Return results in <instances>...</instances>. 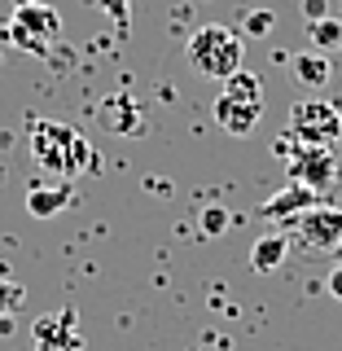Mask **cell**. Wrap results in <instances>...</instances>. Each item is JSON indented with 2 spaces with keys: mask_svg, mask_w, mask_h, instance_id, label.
Segmentation results:
<instances>
[{
  "mask_svg": "<svg viewBox=\"0 0 342 351\" xmlns=\"http://www.w3.org/2000/svg\"><path fill=\"white\" fill-rule=\"evenodd\" d=\"M299 145H334L342 136V114L334 101H325V97H303V101L290 106V123H285Z\"/></svg>",
  "mask_w": 342,
  "mask_h": 351,
  "instance_id": "5b68a950",
  "label": "cell"
},
{
  "mask_svg": "<svg viewBox=\"0 0 342 351\" xmlns=\"http://www.w3.org/2000/svg\"><path fill=\"white\" fill-rule=\"evenodd\" d=\"M75 189L66 180H53V184H36V189H27V211L36 219H53L58 211H66L71 206Z\"/></svg>",
  "mask_w": 342,
  "mask_h": 351,
  "instance_id": "30bf717a",
  "label": "cell"
},
{
  "mask_svg": "<svg viewBox=\"0 0 342 351\" xmlns=\"http://www.w3.org/2000/svg\"><path fill=\"white\" fill-rule=\"evenodd\" d=\"M5 40L44 58L62 40V14L53 5H44V0H14V14L5 22Z\"/></svg>",
  "mask_w": 342,
  "mask_h": 351,
  "instance_id": "3957f363",
  "label": "cell"
},
{
  "mask_svg": "<svg viewBox=\"0 0 342 351\" xmlns=\"http://www.w3.org/2000/svg\"><path fill=\"white\" fill-rule=\"evenodd\" d=\"M224 228H228V211H224V206H206V211H202V233L219 237Z\"/></svg>",
  "mask_w": 342,
  "mask_h": 351,
  "instance_id": "9a60e30c",
  "label": "cell"
},
{
  "mask_svg": "<svg viewBox=\"0 0 342 351\" xmlns=\"http://www.w3.org/2000/svg\"><path fill=\"white\" fill-rule=\"evenodd\" d=\"M36 351H66V347H36Z\"/></svg>",
  "mask_w": 342,
  "mask_h": 351,
  "instance_id": "44dd1931",
  "label": "cell"
},
{
  "mask_svg": "<svg viewBox=\"0 0 342 351\" xmlns=\"http://www.w3.org/2000/svg\"><path fill=\"white\" fill-rule=\"evenodd\" d=\"M294 80L307 84V88H325L329 84V62L321 53H303V58H294Z\"/></svg>",
  "mask_w": 342,
  "mask_h": 351,
  "instance_id": "4fadbf2b",
  "label": "cell"
},
{
  "mask_svg": "<svg viewBox=\"0 0 342 351\" xmlns=\"http://www.w3.org/2000/svg\"><path fill=\"white\" fill-rule=\"evenodd\" d=\"M224 97H233V101H250V106H263V84H259V75L241 66L237 75H228V80H224Z\"/></svg>",
  "mask_w": 342,
  "mask_h": 351,
  "instance_id": "7c38bea8",
  "label": "cell"
},
{
  "mask_svg": "<svg viewBox=\"0 0 342 351\" xmlns=\"http://www.w3.org/2000/svg\"><path fill=\"white\" fill-rule=\"evenodd\" d=\"M281 154H285V171L294 184H307L312 193H325L338 180V158L329 145H299V141L285 132L281 136Z\"/></svg>",
  "mask_w": 342,
  "mask_h": 351,
  "instance_id": "277c9868",
  "label": "cell"
},
{
  "mask_svg": "<svg viewBox=\"0 0 342 351\" xmlns=\"http://www.w3.org/2000/svg\"><path fill=\"white\" fill-rule=\"evenodd\" d=\"M259 114H263V106L233 101V97H224V93H219V101H215V123L224 128L228 136H246V132H255Z\"/></svg>",
  "mask_w": 342,
  "mask_h": 351,
  "instance_id": "ba28073f",
  "label": "cell"
},
{
  "mask_svg": "<svg viewBox=\"0 0 342 351\" xmlns=\"http://www.w3.org/2000/svg\"><path fill=\"white\" fill-rule=\"evenodd\" d=\"M97 5H101L114 22H127V0H97Z\"/></svg>",
  "mask_w": 342,
  "mask_h": 351,
  "instance_id": "d6986e66",
  "label": "cell"
},
{
  "mask_svg": "<svg viewBox=\"0 0 342 351\" xmlns=\"http://www.w3.org/2000/svg\"><path fill=\"white\" fill-rule=\"evenodd\" d=\"M285 255H290V237H281V233H268V237H259L255 246H250V268L255 272H277Z\"/></svg>",
  "mask_w": 342,
  "mask_h": 351,
  "instance_id": "8fae6325",
  "label": "cell"
},
{
  "mask_svg": "<svg viewBox=\"0 0 342 351\" xmlns=\"http://www.w3.org/2000/svg\"><path fill=\"white\" fill-rule=\"evenodd\" d=\"M27 145L31 158L44 176H58V180H80L97 167V149L84 132H75L71 123H53V119H27Z\"/></svg>",
  "mask_w": 342,
  "mask_h": 351,
  "instance_id": "6da1fadb",
  "label": "cell"
},
{
  "mask_svg": "<svg viewBox=\"0 0 342 351\" xmlns=\"http://www.w3.org/2000/svg\"><path fill=\"white\" fill-rule=\"evenodd\" d=\"M299 9H303V18H307V22L329 18V0H299Z\"/></svg>",
  "mask_w": 342,
  "mask_h": 351,
  "instance_id": "ac0fdd59",
  "label": "cell"
},
{
  "mask_svg": "<svg viewBox=\"0 0 342 351\" xmlns=\"http://www.w3.org/2000/svg\"><path fill=\"white\" fill-rule=\"evenodd\" d=\"M329 294H334V299H342V268L329 272Z\"/></svg>",
  "mask_w": 342,
  "mask_h": 351,
  "instance_id": "ffe728a7",
  "label": "cell"
},
{
  "mask_svg": "<svg viewBox=\"0 0 342 351\" xmlns=\"http://www.w3.org/2000/svg\"><path fill=\"white\" fill-rule=\"evenodd\" d=\"M312 40L321 44V49H338V44H342V22H338V18L312 22Z\"/></svg>",
  "mask_w": 342,
  "mask_h": 351,
  "instance_id": "5bb4252c",
  "label": "cell"
},
{
  "mask_svg": "<svg viewBox=\"0 0 342 351\" xmlns=\"http://www.w3.org/2000/svg\"><path fill=\"white\" fill-rule=\"evenodd\" d=\"M36 347H66L80 351V321L75 312H49L36 321Z\"/></svg>",
  "mask_w": 342,
  "mask_h": 351,
  "instance_id": "52a82bcc",
  "label": "cell"
},
{
  "mask_svg": "<svg viewBox=\"0 0 342 351\" xmlns=\"http://www.w3.org/2000/svg\"><path fill=\"white\" fill-rule=\"evenodd\" d=\"M241 58H246V44L233 27H219V22H206L189 36V66L206 80L224 84L228 75L241 71Z\"/></svg>",
  "mask_w": 342,
  "mask_h": 351,
  "instance_id": "7a4b0ae2",
  "label": "cell"
},
{
  "mask_svg": "<svg viewBox=\"0 0 342 351\" xmlns=\"http://www.w3.org/2000/svg\"><path fill=\"white\" fill-rule=\"evenodd\" d=\"M268 31H272V9H255L246 18V36H268Z\"/></svg>",
  "mask_w": 342,
  "mask_h": 351,
  "instance_id": "e0dca14e",
  "label": "cell"
},
{
  "mask_svg": "<svg viewBox=\"0 0 342 351\" xmlns=\"http://www.w3.org/2000/svg\"><path fill=\"white\" fill-rule=\"evenodd\" d=\"M18 303H22V290H18L14 281H5V277H0V321H5V316L14 312Z\"/></svg>",
  "mask_w": 342,
  "mask_h": 351,
  "instance_id": "2e32d148",
  "label": "cell"
},
{
  "mask_svg": "<svg viewBox=\"0 0 342 351\" xmlns=\"http://www.w3.org/2000/svg\"><path fill=\"white\" fill-rule=\"evenodd\" d=\"M290 224H294V237L303 241V250H312V255H342V206L316 202L303 215H294Z\"/></svg>",
  "mask_w": 342,
  "mask_h": 351,
  "instance_id": "8992f818",
  "label": "cell"
},
{
  "mask_svg": "<svg viewBox=\"0 0 342 351\" xmlns=\"http://www.w3.org/2000/svg\"><path fill=\"white\" fill-rule=\"evenodd\" d=\"M316 202H321V193H312L307 184L290 180L281 193H272L268 202H263V215H268V219H294V215H303L307 206H316Z\"/></svg>",
  "mask_w": 342,
  "mask_h": 351,
  "instance_id": "9c48e42d",
  "label": "cell"
}]
</instances>
